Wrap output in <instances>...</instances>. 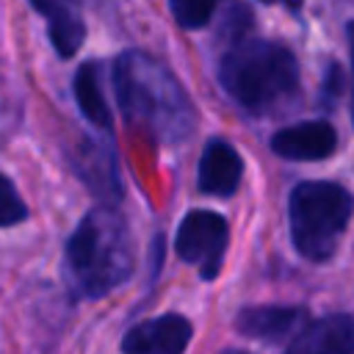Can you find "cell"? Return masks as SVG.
Segmentation results:
<instances>
[{
	"mask_svg": "<svg viewBox=\"0 0 354 354\" xmlns=\"http://www.w3.org/2000/svg\"><path fill=\"white\" fill-rule=\"evenodd\" d=\"M221 0H169L171 6V14L177 19L180 28L185 30H196V28H205L216 11Z\"/></svg>",
	"mask_w": 354,
	"mask_h": 354,
	"instance_id": "obj_14",
	"label": "cell"
},
{
	"mask_svg": "<svg viewBox=\"0 0 354 354\" xmlns=\"http://www.w3.org/2000/svg\"><path fill=\"white\" fill-rule=\"evenodd\" d=\"M113 88L124 119L158 144L188 141L196 127L194 105L177 77L141 50H127L113 64Z\"/></svg>",
	"mask_w": 354,
	"mask_h": 354,
	"instance_id": "obj_1",
	"label": "cell"
},
{
	"mask_svg": "<svg viewBox=\"0 0 354 354\" xmlns=\"http://www.w3.org/2000/svg\"><path fill=\"white\" fill-rule=\"evenodd\" d=\"M224 91L249 113H268L299 91L293 53L266 39H235L218 61Z\"/></svg>",
	"mask_w": 354,
	"mask_h": 354,
	"instance_id": "obj_3",
	"label": "cell"
},
{
	"mask_svg": "<svg viewBox=\"0 0 354 354\" xmlns=\"http://www.w3.org/2000/svg\"><path fill=\"white\" fill-rule=\"evenodd\" d=\"M288 348L296 354H348L354 351V318L337 313L307 321Z\"/></svg>",
	"mask_w": 354,
	"mask_h": 354,
	"instance_id": "obj_10",
	"label": "cell"
},
{
	"mask_svg": "<svg viewBox=\"0 0 354 354\" xmlns=\"http://www.w3.org/2000/svg\"><path fill=\"white\" fill-rule=\"evenodd\" d=\"M354 199L337 183H301L290 194V235L301 257L324 263L351 218Z\"/></svg>",
	"mask_w": 354,
	"mask_h": 354,
	"instance_id": "obj_4",
	"label": "cell"
},
{
	"mask_svg": "<svg viewBox=\"0 0 354 354\" xmlns=\"http://www.w3.org/2000/svg\"><path fill=\"white\" fill-rule=\"evenodd\" d=\"M335 147H337V133L324 119L290 124L271 138V149L288 160H324L335 152Z\"/></svg>",
	"mask_w": 354,
	"mask_h": 354,
	"instance_id": "obj_9",
	"label": "cell"
},
{
	"mask_svg": "<svg viewBox=\"0 0 354 354\" xmlns=\"http://www.w3.org/2000/svg\"><path fill=\"white\" fill-rule=\"evenodd\" d=\"M133 263L130 230L113 207L88 210L66 243L69 285L86 299H97L119 288L133 274Z\"/></svg>",
	"mask_w": 354,
	"mask_h": 354,
	"instance_id": "obj_2",
	"label": "cell"
},
{
	"mask_svg": "<svg viewBox=\"0 0 354 354\" xmlns=\"http://www.w3.org/2000/svg\"><path fill=\"white\" fill-rule=\"evenodd\" d=\"M77 171L86 185L105 202H116L122 196V183L116 171V158L108 144H86L77 155Z\"/></svg>",
	"mask_w": 354,
	"mask_h": 354,
	"instance_id": "obj_12",
	"label": "cell"
},
{
	"mask_svg": "<svg viewBox=\"0 0 354 354\" xmlns=\"http://www.w3.org/2000/svg\"><path fill=\"white\" fill-rule=\"evenodd\" d=\"M260 3H268V6L277 3V6H285V8H293V11L301 8V0H260Z\"/></svg>",
	"mask_w": 354,
	"mask_h": 354,
	"instance_id": "obj_17",
	"label": "cell"
},
{
	"mask_svg": "<svg viewBox=\"0 0 354 354\" xmlns=\"http://www.w3.org/2000/svg\"><path fill=\"white\" fill-rule=\"evenodd\" d=\"M307 321V310L301 307H246L235 315V329L260 343L288 346Z\"/></svg>",
	"mask_w": 354,
	"mask_h": 354,
	"instance_id": "obj_6",
	"label": "cell"
},
{
	"mask_svg": "<svg viewBox=\"0 0 354 354\" xmlns=\"http://www.w3.org/2000/svg\"><path fill=\"white\" fill-rule=\"evenodd\" d=\"M25 216H28V207L19 199L17 188L11 185V180L6 174H0V227L19 224Z\"/></svg>",
	"mask_w": 354,
	"mask_h": 354,
	"instance_id": "obj_15",
	"label": "cell"
},
{
	"mask_svg": "<svg viewBox=\"0 0 354 354\" xmlns=\"http://www.w3.org/2000/svg\"><path fill=\"white\" fill-rule=\"evenodd\" d=\"M227 241H230V227L221 213L191 210L180 221L174 249L185 263L196 266L205 279H216L224 263Z\"/></svg>",
	"mask_w": 354,
	"mask_h": 354,
	"instance_id": "obj_5",
	"label": "cell"
},
{
	"mask_svg": "<svg viewBox=\"0 0 354 354\" xmlns=\"http://www.w3.org/2000/svg\"><path fill=\"white\" fill-rule=\"evenodd\" d=\"M75 100L83 111V116L108 130L111 127V111H108V102H105V94H102V77H100V64L94 61H86L77 75H75Z\"/></svg>",
	"mask_w": 354,
	"mask_h": 354,
	"instance_id": "obj_13",
	"label": "cell"
},
{
	"mask_svg": "<svg viewBox=\"0 0 354 354\" xmlns=\"http://www.w3.org/2000/svg\"><path fill=\"white\" fill-rule=\"evenodd\" d=\"M188 340H191V324L183 315L169 313L133 326L124 335L122 348L130 354H177L188 346Z\"/></svg>",
	"mask_w": 354,
	"mask_h": 354,
	"instance_id": "obj_8",
	"label": "cell"
},
{
	"mask_svg": "<svg viewBox=\"0 0 354 354\" xmlns=\"http://www.w3.org/2000/svg\"><path fill=\"white\" fill-rule=\"evenodd\" d=\"M30 6L47 19L50 41L58 50V55H75L86 39L80 0H30Z\"/></svg>",
	"mask_w": 354,
	"mask_h": 354,
	"instance_id": "obj_11",
	"label": "cell"
},
{
	"mask_svg": "<svg viewBox=\"0 0 354 354\" xmlns=\"http://www.w3.org/2000/svg\"><path fill=\"white\" fill-rule=\"evenodd\" d=\"M348 44H351V64H354V22H348ZM351 119H354V97H351Z\"/></svg>",
	"mask_w": 354,
	"mask_h": 354,
	"instance_id": "obj_18",
	"label": "cell"
},
{
	"mask_svg": "<svg viewBox=\"0 0 354 354\" xmlns=\"http://www.w3.org/2000/svg\"><path fill=\"white\" fill-rule=\"evenodd\" d=\"M340 86H343V72H340L337 64H329V66H326V75H324V83H321V97H324L326 105L337 100Z\"/></svg>",
	"mask_w": 354,
	"mask_h": 354,
	"instance_id": "obj_16",
	"label": "cell"
},
{
	"mask_svg": "<svg viewBox=\"0 0 354 354\" xmlns=\"http://www.w3.org/2000/svg\"><path fill=\"white\" fill-rule=\"evenodd\" d=\"M243 177V160L232 144L221 138H210L202 149L196 166V185L210 196H232Z\"/></svg>",
	"mask_w": 354,
	"mask_h": 354,
	"instance_id": "obj_7",
	"label": "cell"
}]
</instances>
